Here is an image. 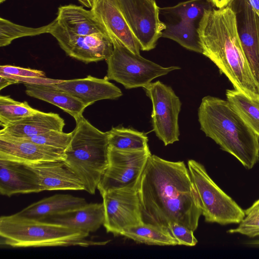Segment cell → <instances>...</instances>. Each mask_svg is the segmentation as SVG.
I'll return each instance as SVG.
<instances>
[{"label": "cell", "mask_w": 259, "mask_h": 259, "mask_svg": "<svg viewBox=\"0 0 259 259\" xmlns=\"http://www.w3.org/2000/svg\"><path fill=\"white\" fill-rule=\"evenodd\" d=\"M54 26L70 35H88L96 33H107L104 27L91 10L74 5L58 8Z\"/></svg>", "instance_id": "cell-20"}, {"label": "cell", "mask_w": 259, "mask_h": 259, "mask_svg": "<svg viewBox=\"0 0 259 259\" xmlns=\"http://www.w3.org/2000/svg\"><path fill=\"white\" fill-rule=\"evenodd\" d=\"M64 120L57 113L38 110L21 120L3 127L0 135L24 138L52 131H63Z\"/></svg>", "instance_id": "cell-22"}, {"label": "cell", "mask_w": 259, "mask_h": 259, "mask_svg": "<svg viewBox=\"0 0 259 259\" xmlns=\"http://www.w3.org/2000/svg\"><path fill=\"white\" fill-rule=\"evenodd\" d=\"M105 220L102 203H90L71 210L60 212L42 221L61 224L89 234L97 231Z\"/></svg>", "instance_id": "cell-21"}, {"label": "cell", "mask_w": 259, "mask_h": 259, "mask_svg": "<svg viewBox=\"0 0 259 259\" xmlns=\"http://www.w3.org/2000/svg\"><path fill=\"white\" fill-rule=\"evenodd\" d=\"M27 164L36 173L40 192L84 190L82 182L64 160Z\"/></svg>", "instance_id": "cell-18"}, {"label": "cell", "mask_w": 259, "mask_h": 259, "mask_svg": "<svg viewBox=\"0 0 259 259\" xmlns=\"http://www.w3.org/2000/svg\"><path fill=\"white\" fill-rule=\"evenodd\" d=\"M138 185L107 192L101 196L105 210L103 226L116 236L125 229L143 224Z\"/></svg>", "instance_id": "cell-12"}, {"label": "cell", "mask_w": 259, "mask_h": 259, "mask_svg": "<svg viewBox=\"0 0 259 259\" xmlns=\"http://www.w3.org/2000/svg\"><path fill=\"white\" fill-rule=\"evenodd\" d=\"M51 85L71 94L87 107L99 100H114L122 95L120 89L106 76L99 78L88 75L82 78L61 80Z\"/></svg>", "instance_id": "cell-17"}, {"label": "cell", "mask_w": 259, "mask_h": 259, "mask_svg": "<svg viewBox=\"0 0 259 259\" xmlns=\"http://www.w3.org/2000/svg\"><path fill=\"white\" fill-rule=\"evenodd\" d=\"M0 158L26 164L65 159V150L0 135Z\"/></svg>", "instance_id": "cell-15"}, {"label": "cell", "mask_w": 259, "mask_h": 259, "mask_svg": "<svg viewBox=\"0 0 259 259\" xmlns=\"http://www.w3.org/2000/svg\"><path fill=\"white\" fill-rule=\"evenodd\" d=\"M239 37L251 71L259 83V17L247 0H234Z\"/></svg>", "instance_id": "cell-14"}, {"label": "cell", "mask_w": 259, "mask_h": 259, "mask_svg": "<svg viewBox=\"0 0 259 259\" xmlns=\"http://www.w3.org/2000/svg\"><path fill=\"white\" fill-rule=\"evenodd\" d=\"M151 154L149 149L121 150L109 146L108 165L97 187L100 194L138 185Z\"/></svg>", "instance_id": "cell-11"}, {"label": "cell", "mask_w": 259, "mask_h": 259, "mask_svg": "<svg viewBox=\"0 0 259 259\" xmlns=\"http://www.w3.org/2000/svg\"><path fill=\"white\" fill-rule=\"evenodd\" d=\"M213 7L207 0H188L160 8L167 21L161 37L172 39L190 51L202 52L197 29L206 9Z\"/></svg>", "instance_id": "cell-8"}, {"label": "cell", "mask_w": 259, "mask_h": 259, "mask_svg": "<svg viewBox=\"0 0 259 259\" xmlns=\"http://www.w3.org/2000/svg\"><path fill=\"white\" fill-rule=\"evenodd\" d=\"M144 224L167 229L173 222L194 231L202 209L188 168L184 161H170L151 154L139 185Z\"/></svg>", "instance_id": "cell-1"}, {"label": "cell", "mask_w": 259, "mask_h": 259, "mask_svg": "<svg viewBox=\"0 0 259 259\" xmlns=\"http://www.w3.org/2000/svg\"><path fill=\"white\" fill-rule=\"evenodd\" d=\"M187 164L205 221L222 225L239 224L245 216L244 210L215 183L201 163L190 159Z\"/></svg>", "instance_id": "cell-6"}, {"label": "cell", "mask_w": 259, "mask_h": 259, "mask_svg": "<svg viewBox=\"0 0 259 259\" xmlns=\"http://www.w3.org/2000/svg\"><path fill=\"white\" fill-rule=\"evenodd\" d=\"M37 111L26 101H15L9 96H0V125L3 127L21 120Z\"/></svg>", "instance_id": "cell-28"}, {"label": "cell", "mask_w": 259, "mask_h": 259, "mask_svg": "<svg viewBox=\"0 0 259 259\" xmlns=\"http://www.w3.org/2000/svg\"><path fill=\"white\" fill-rule=\"evenodd\" d=\"M88 204L84 198L70 194H56L32 203L17 213L28 218L43 220L60 212L81 207Z\"/></svg>", "instance_id": "cell-24"}, {"label": "cell", "mask_w": 259, "mask_h": 259, "mask_svg": "<svg viewBox=\"0 0 259 259\" xmlns=\"http://www.w3.org/2000/svg\"><path fill=\"white\" fill-rule=\"evenodd\" d=\"M54 23L49 33L56 39L67 56L88 64L106 61L112 54L113 45L107 34L70 35L56 28Z\"/></svg>", "instance_id": "cell-13"}, {"label": "cell", "mask_w": 259, "mask_h": 259, "mask_svg": "<svg viewBox=\"0 0 259 259\" xmlns=\"http://www.w3.org/2000/svg\"><path fill=\"white\" fill-rule=\"evenodd\" d=\"M252 205L256 206L259 209V199L255 201Z\"/></svg>", "instance_id": "cell-38"}, {"label": "cell", "mask_w": 259, "mask_h": 259, "mask_svg": "<svg viewBox=\"0 0 259 259\" xmlns=\"http://www.w3.org/2000/svg\"><path fill=\"white\" fill-rule=\"evenodd\" d=\"M197 33L202 54L209 59L232 84L249 96L259 94L254 77L239 37L236 15L230 6L206 9Z\"/></svg>", "instance_id": "cell-2"}, {"label": "cell", "mask_w": 259, "mask_h": 259, "mask_svg": "<svg viewBox=\"0 0 259 259\" xmlns=\"http://www.w3.org/2000/svg\"><path fill=\"white\" fill-rule=\"evenodd\" d=\"M227 100L251 130L259 137V94L249 96L236 89H228Z\"/></svg>", "instance_id": "cell-25"}, {"label": "cell", "mask_w": 259, "mask_h": 259, "mask_svg": "<svg viewBox=\"0 0 259 259\" xmlns=\"http://www.w3.org/2000/svg\"><path fill=\"white\" fill-rule=\"evenodd\" d=\"M167 229L177 239L178 245L194 246L198 242L194 235V231L182 224L176 222L171 223Z\"/></svg>", "instance_id": "cell-33"}, {"label": "cell", "mask_w": 259, "mask_h": 259, "mask_svg": "<svg viewBox=\"0 0 259 259\" xmlns=\"http://www.w3.org/2000/svg\"><path fill=\"white\" fill-rule=\"evenodd\" d=\"M91 8L111 40L118 41L134 54L140 55V46L131 31L116 0H92Z\"/></svg>", "instance_id": "cell-16"}, {"label": "cell", "mask_w": 259, "mask_h": 259, "mask_svg": "<svg viewBox=\"0 0 259 259\" xmlns=\"http://www.w3.org/2000/svg\"><path fill=\"white\" fill-rule=\"evenodd\" d=\"M89 234L61 224L15 213L0 218L1 244L12 247L87 246Z\"/></svg>", "instance_id": "cell-5"}, {"label": "cell", "mask_w": 259, "mask_h": 259, "mask_svg": "<svg viewBox=\"0 0 259 259\" xmlns=\"http://www.w3.org/2000/svg\"><path fill=\"white\" fill-rule=\"evenodd\" d=\"M110 147L121 150H143L149 148L148 138L144 132L118 126L108 131Z\"/></svg>", "instance_id": "cell-27"}, {"label": "cell", "mask_w": 259, "mask_h": 259, "mask_svg": "<svg viewBox=\"0 0 259 259\" xmlns=\"http://www.w3.org/2000/svg\"><path fill=\"white\" fill-rule=\"evenodd\" d=\"M72 134V131L66 133L63 131H52L23 139L39 144L65 150L70 142Z\"/></svg>", "instance_id": "cell-32"}, {"label": "cell", "mask_w": 259, "mask_h": 259, "mask_svg": "<svg viewBox=\"0 0 259 259\" xmlns=\"http://www.w3.org/2000/svg\"><path fill=\"white\" fill-rule=\"evenodd\" d=\"M246 215L239 223V226L228 231L229 233H239L253 238L259 236V209L251 205L244 210Z\"/></svg>", "instance_id": "cell-31"}, {"label": "cell", "mask_w": 259, "mask_h": 259, "mask_svg": "<svg viewBox=\"0 0 259 259\" xmlns=\"http://www.w3.org/2000/svg\"><path fill=\"white\" fill-rule=\"evenodd\" d=\"M120 236L150 245L175 246L178 242L167 229L142 224L124 230Z\"/></svg>", "instance_id": "cell-26"}, {"label": "cell", "mask_w": 259, "mask_h": 259, "mask_svg": "<svg viewBox=\"0 0 259 259\" xmlns=\"http://www.w3.org/2000/svg\"><path fill=\"white\" fill-rule=\"evenodd\" d=\"M213 7L217 9L225 8L233 2L234 0H207Z\"/></svg>", "instance_id": "cell-34"}, {"label": "cell", "mask_w": 259, "mask_h": 259, "mask_svg": "<svg viewBox=\"0 0 259 259\" xmlns=\"http://www.w3.org/2000/svg\"><path fill=\"white\" fill-rule=\"evenodd\" d=\"M0 76L24 84H52L61 80L47 78L41 70L10 65H1Z\"/></svg>", "instance_id": "cell-30"}, {"label": "cell", "mask_w": 259, "mask_h": 259, "mask_svg": "<svg viewBox=\"0 0 259 259\" xmlns=\"http://www.w3.org/2000/svg\"><path fill=\"white\" fill-rule=\"evenodd\" d=\"M54 22L55 20L47 25L31 28L16 24L1 17L0 46L3 47L9 45L13 40L19 37L50 33Z\"/></svg>", "instance_id": "cell-29"}, {"label": "cell", "mask_w": 259, "mask_h": 259, "mask_svg": "<svg viewBox=\"0 0 259 259\" xmlns=\"http://www.w3.org/2000/svg\"><path fill=\"white\" fill-rule=\"evenodd\" d=\"M6 0H0V3L1 4H2L3 3H4V2H5Z\"/></svg>", "instance_id": "cell-39"}, {"label": "cell", "mask_w": 259, "mask_h": 259, "mask_svg": "<svg viewBox=\"0 0 259 259\" xmlns=\"http://www.w3.org/2000/svg\"><path fill=\"white\" fill-rule=\"evenodd\" d=\"M200 130L222 150L246 169L259 160V137L245 124L227 100L207 96L198 110Z\"/></svg>", "instance_id": "cell-3"}, {"label": "cell", "mask_w": 259, "mask_h": 259, "mask_svg": "<svg viewBox=\"0 0 259 259\" xmlns=\"http://www.w3.org/2000/svg\"><path fill=\"white\" fill-rule=\"evenodd\" d=\"M24 84L28 96L56 106L72 116L75 120L82 116L87 107L71 94L51 84Z\"/></svg>", "instance_id": "cell-23"}, {"label": "cell", "mask_w": 259, "mask_h": 259, "mask_svg": "<svg viewBox=\"0 0 259 259\" xmlns=\"http://www.w3.org/2000/svg\"><path fill=\"white\" fill-rule=\"evenodd\" d=\"M111 40L113 50L106 60V76L109 80L121 84L126 89L144 88L154 79L180 69L177 66H160L140 55L134 54L118 41Z\"/></svg>", "instance_id": "cell-7"}, {"label": "cell", "mask_w": 259, "mask_h": 259, "mask_svg": "<svg viewBox=\"0 0 259 259\" xmlns=\"http://www.w3.org/2000/svg\"><path fill=\"white\" fill-rule=\"evenodd\" d=\"M259 17V0H247Z\"/></svg>", "instance_id": "cell-36"}, {"label": "cell", "mask_w": 259, "mask_h": 259, "mask_svg": "<svg viewBox=\"0 0 259 259\" xmlns=\"http://www.w3.org/2000/svg\"><path fill=\"white\" fill-rule=\"evenodd\" d=\"M40 192L36 173L26 163L0 158V193L10 197L16 194Z\"/></svg>", "instance_id": "cell-19"}, {"label": "cell", "mask_w": 259, "mask_h": 259, "mask_svg": "<svg viewBox=\"0 0 259 259\" xmlns=\"http://www.w3.org/2000/svg\"><path fill=\"white\" fill-rule=\"evenodd\" d=\"M116 1L141 50L154 49L166 27L160 19L156 0Z\"/></svg>", "instance_id": "cell-10"}, {"label": "cell", "mask_w": 259, "mask_h": 259, "mask_svg": "<svg viewBox=\"0 0 259 259\" xmlns=\"http://www.w3.org/2000/svg\"><path fill=\"white\" fill-rule=\"evenodd\" d=\"M75 122L64 160L81 180L84 190L94 194L108 165V132L100 131L83 116Z\"/></svg>", "instance_id": "cell-4"}, {"label": "cell", "mask_w": 259, "mask_h": 259, "mask_svg": "<svg viewBox=\"0 0 259 259\" xmlns=\"http://www.w3.org/2000/svg\"><path fill=\"white\" fill-rule=\"evenodd\" d=\"M152 104L151 123L165 146L179 140V114L182 103L172 88L159 80L143 88Z\"/></svg>", "instance_id": "cell-9"}, {"label": "cell", "mask_w": 259, "mask_h": 259, "mask_svg": "<svg viewBox=\"0 0 259 259\" xmlns=\"http://www.w3.org/2000/svg\"><path fill=\"white\" fill-rule=\"evenodd\" d=\"M19 83V82L13 79H10L8 77L0 76V90L7 87L8 85L13 84Z\"/></svg>", "instance_id": "cell-35"}, {"label": "cell", "mask_w": 259, "mask_h": 259, "mask_svg": "<svg viewBox=\"0 0 259 259\" xmlns=\"http://www.w3.org/2000/svg\"><path fill=\"white\" fill-rule=\"evenodd\" d=\"M81 4L87 8H91L92 0H77Z\"/></svg>", "instance_id": "cell-37"}]
</instances>
